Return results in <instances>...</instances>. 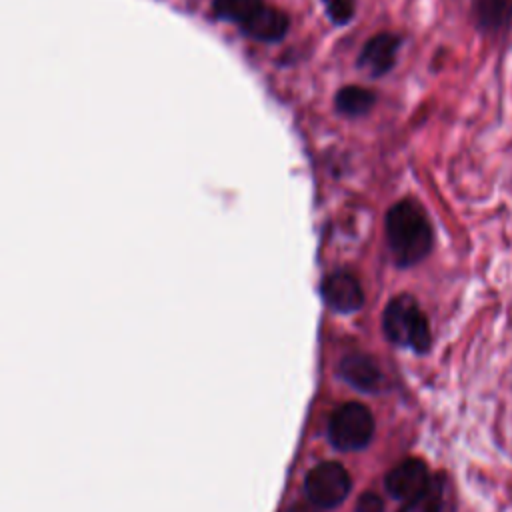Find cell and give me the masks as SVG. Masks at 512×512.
Masks as SVG:
<instances>
[{"instance_id": "11", "label": "cell", "mask_w": 512, "mask_h": 512, "mask_svg": "<svg viewBox=\"0 0 512 512\" xmlns=\"http://www.w3.org/2000/svg\"><path fill=\"white\" fill-rule=\"evenodd\" d=\"M476 26L486 34H496L512 20V0H472Z\"/></svg>"}, {"instance_id": "2", "label": "cell", "mask_w": 512, "mask_h": 512, "mask_svg": "<svg viewBox=\"0 0 512 512\" xmlns=\"http://www.w3.org/2000/svg\"><path fill=\"white\" fill-rule=\"evenodd\" d=\"M220 20L236 24L246 36L260 42H278L288 32V16L264 0H212Z\"/></svg>"}, {"instance_id": "10", "label": "cell", "mask_w": 512, "mask_h": 512, "mask_svg": "<svg viewBox=\"0 0 512 512\" xmlns=\"http://www.w3.org/2000/svg\"><path fill=\"white\" fill-rule=\"evenodd\" d=\"M338 374L354 388L372 392L380 384V370L366 354H348L338 364Z\"/></svg>"}, {"instance_id": "9", "label": "cell", "mask_w": 512, "mask_h": 512, "mask_svg": "<svg viewBox=\"0 0 512 512\" xmlns=\"http://www.w3.org/2000/svg\"><path fill=\"white\" fill-rule=\"evenodd\" d=\"M452 486L446 476H430L426 488L410 498L400 512H452Z\"/></svg>"}, {"instance_id": "1", "label": "cell", "mask_w": 512, "mask_h": 512, "mask_svg": "<svg viewBox=\"0 0 512 512\" xmlns=\"http://www.w3.org/2000/svg\"><path fill=\"white\" fill-rule=\"evenodd\" d=\"M386 242L394 262L402 268L422 262L434 244L430 220L422 206L410 198L396 202L386 214Z\"/></svg>"}, {"instance_id": "7", "label": "cell", "mask_w": 512, "mask_h": 512, "mask_svg": "<svg viewBox=\"0 0 512 512\" xmlns=\"http://www.w3.org/2000/svg\"><path fill=\"white\" fill-rule=\"evenodd\" d=\"M428 480L426 464L418 458H406L386 474V490L390 496L408 502L426 488Z\"/></svg>"}, {"instance_id": "14", "label": "cell", "mask_w": 512, "mask_h": 512, "mask_svg": "<svg viewBox=\"0 0 512 512\" xmlns=\"http://www.w3.org/2000/svg\"><path fill=\"white\" fill-rule=\"evenodd\" d=\"M356 512H384V500L376 492H364L356 502Z\"/></svg>"}, {"instance_id": "12", "label": "cell", "mask_w": 512, "mask_h": 512, "mask_svg": "<svg viewBox=\"0 0 512 512\" xmlns=\"http://www.w3.org/2000/svg\"><path fill=\"white\" fill-rule=\"evenodd\" d=\"M336 108L346 116H364L376 104V94L364 86H344L336 94Z\"/></svg>"}, {"instance_id": "8", "label": "cell", "mask_w": 512, "mask_h": 512, "mask_svg": "<svg viewBox=\"0 0 512 512\" xmlns=\"http://www.w3.org/2000/svg\"><path fill=\"white\" fill-rule=\"evenodd\" d=\"M400 48V36L392 32H380L372 36L358 56V66L370 76H384L394 64Z\"/></svg>"}, {"instance_id": "4", "label": "cell", "mask_w": 512, "mask_h": 512, "mask_svg": "<svg viewBox=\"0 0 512 512\" xmlns=\"http://www.w3.org/2000/svg\"><path fill=\"white\" fill-rule=\"evenodd\" d=\"M374 436L372 412L360 402L338 406L328 422V438L334 448L344 452L362 450Z\"/></svg>"}, {"instance_id": "5", "label": "cell", "mask_w": 512, "mask_h": 512, "mask_svg": "<svg viewBox=\"0 0 512 512\" xmlns=\"http://www.w3.org/2000/svg\"><path fill=\"white\" fill-rule=\"evenodd\" d=\"M352 480L340 462H320L304 480L306 496L320 508H334L350 494Z\"/></svg>"}, {"instance_id": "6", "label": "cell", "mask_w": 512, "mask_h": 512, "mask_svg": "<svg viewBox=\"0 0 512 512\" xmlns=\"http://www.w3.org/2000/svg\"><path fill=\"white\" fill-rule=\"evenodd\" d=\"M322 298L326 306H330L336 312L352 314L362 308L364 304V290L360 280L348 272V270H336L330 272L320 286Z\"/></svg>"}, {"instance_id": "3", "label": "cell", "mask_w": 512, "mask_h": 512, "mask_svg": "<svg viewBox=\"0 0 512 512\" xmlns=\"http://www.w3.org/2000/svg\"><path fill=\"white\" fill-rule=\"evenodd\" d=\"M382 328L390 342L426 352L430 348V324L416 298L410 294L394 296L382 314Z\"/></svg>"}, {"instance_id": "13", "label": "cell", "mask_w": 512, "mask_h": 512, "mask_svg": "<svg viewBox=\"0 0 512 512\" xmlns=\"http://www.w3.org/2000/svg\"><path fill=\"white\" fill-rule=\"evenodd\" d=\"M322 2L328 18L338 26L348 24L356 12V0H322Z\"/></svg>"}]
</instances>
